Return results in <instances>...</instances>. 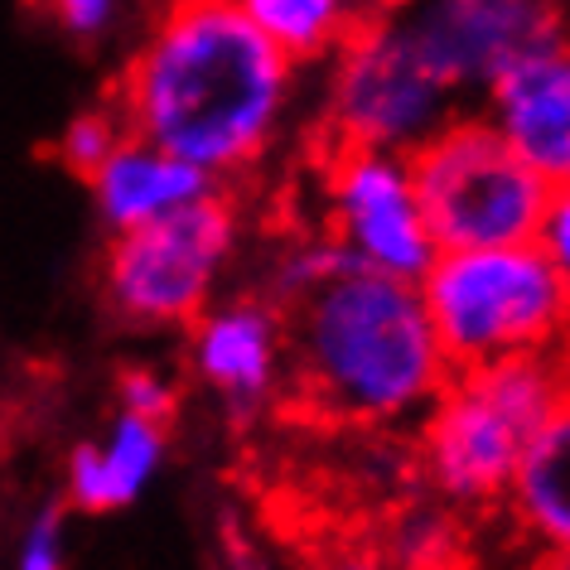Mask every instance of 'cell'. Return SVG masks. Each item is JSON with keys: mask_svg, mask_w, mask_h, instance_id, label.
Masks as SVG:
<instances>
[{"mask_svg": "<svg viewBox=\"0 0 570 570\" xmlns=\"http://www.w3.org/2000/svg\"><path fill=\"white\" fill-rule=\"evenodd\" d=\"M247 218L237 189H213L146 227L107 237L97 285L111 320L136 334H184L223 295Z\"/></svg>", "mask_w": 570, "mask_h": 570, "instance_id": "obj_5", "label": "cell"}, {"mask_svg": "<svg viewBox=\"0 0 570 570\" xmlns=\"http://www.w3.org/2000/svg\"><path fill=\"white\" fill-rule=\"evenodd\" d=\"M82 184H88L92 213H97V223H102L107 237L146 227V223L165 218V213L194 204V198H204L213 189H227V184L208 179L204 169H194L189 160H179V155L150 146V140H140L131 131L121 136V146L111 150Z\"/></svg>", "mask_w": 570, "mask_h": 570, "instance_id": "obj_12", "label": "cell"}, {"mask_svg": "<svg viewBox=\"0 0 570 570\" xmlns=\"http://www.w3.org/2000/svg\"><path fill=\"white\" fill-rule=\"evenodd\" d=\"M117 411H136L150 421H175L179 411V382L155 363H131L117 373Z\"/></svg>", "mask_w": 570, "mask_h": 570, "instance_id": "obj_19", "label": "cell"}, {"mask_svg": "<svg viewBox=\"0 0 570 570\" xmlns=\"http://www.w3.org/2000/svg\"><path fill=\"white\" fill-rule=\"evenodd\" d=\"M315 73L320 88L309 117L315 146L411 155L464 107L416 59L387 6H377Z\"/></svg>", "mask_w": 570, "mask_h": 570, "instance_id": "obj_6", "label": "cell"}, {"mask_svg": "<svg viewBox=\"0 0 570 570\" xmlns=\"http://www.w3.org/2000/svg\"><path fill=\"white\" fill-rule=\"evenodd\" d=\"M522 570H570V551H561V547H532V556H527Z\"/></svg>", "mask_w": 570, "mask_h": 570, "instance_id": "obj_24", "label": "cell"}, {"mask_svg": "<svg viewBox=\"0 0 570 570\" xmlns=\"http://www.w3.org/2000/svg\"><path fill=\"white\" fill-rule=\"evenodd\" d=\"M16 570H68L63 508H39L16 541Z\"/></svg>", "mask_w": 570, "mask_h": 570, "instance_id": "obj_20", "label": "cell"}, {"mask_svg": "<svg viewBox=\"0 0 570 570\" xmlns=\"http://www.w3.org/2000/svg\"><path fill=\"white\" fill-rule=\"evenodd\" d=\"M570 392V353L454 367L411 425L421 483L454 512H493L527 440Z\"/></svg>", "mask_w": 570, "mask_h": 570, "instance_id": "obj_3", "label": "cell"}, {"mask_svg": "<svg viewBox=\"0 0 570 570\" xmlns=\"http://www.w3.org/2000/svg\"><path fill=\"white\" fill-rule=\"evenodd\" d=\"M184 363L227 416H266V411L285 406V377H291L285 309L256 285L218 295L184 330Z\"/></svg>", "mask_w": 570, "mask_h": 570, "instance_id": "obj_10", "label": "cell"}, {"mask_svg": "<svg viewBox=\"0 0 570 570\" xmlns=\"http://www.w3.org/2000/svg\"><path fill=\"white\" fill-rule=\"evenodd\" d=\"M301 73L237 0H160L107 102L131 136L233 189L281 150Z\"/></svg>", "mask_w": 570, "mask_h": 570, "instance_id": "obj_1", "label": "cell"}, {"mask_svg": "<svg viewBox=\"0 0 570 570\" xmlns=\"http://www.w3.org/2000/svg\"><path fill=\"white\" fill-rule=\"evenodd\" d=\"M285 406L330 431H406L454 373L421 285L367 266H344L285 309Z\"/></svg>", "mask_w": 570, "mask_h": 570, "instance_id": "obj_2", "label": "cell"}, {"mask_svg": "<svg viewBox=\"0 0 570 570\" xmlns=\"http://www.w3.org/2000/svg\"><path fill=\"white\" fill-rule=\"evenodd\" d=\"M344 266H353V262L338 252V242L324 233V227H305V233H291L266 256V271H262V281H256V291H266L281 309H291L295 301H305L315 285L338 276Z\"/></svg>", "mask_w": 570, "mask_h": 570, "instance_id": "obj_17", "label": "cell"}, {"mask_svg": "<svg viewBox=\"0 0 570 570\" xmlns=\"http://www.w3.org/2000/svg\"><path fill=\"white\" fill-rule=\"evenodd\" d=\"M242 16L262 30L295 68H320L382 0H237Z\"/></svg>", "mask_w": 570, "mask_h": 570, "instance_id": "obj_15", "label": "cell"}, {"mask_svg": "<svg viewBox=\"0 0 570 570\" xmlns=\"http://www.w3.org/2000/svg\"><path fill=\"white\" fill-rule=\"evenodd\" d=\"M320 165V223L353 266L396 281H421L435 262V237L425 227L411 160L392 150L315 146Z\"/></svg>", "mask_w": 570, "mask_h": 570, "instance_id": "obj_8", "label": "cell"}, {"mask_svg": "<svg viewBox=\"0 0 570 570\" xmlns=\"http://www.w3.org/2000/svg\"><path fill=\"white\" fill-rule=\"evenodd\" d=\"M121 136H126V121H121L117 107H111V102L88 107V111H78V117L59 131V160L73 169L78 179H88L92 169L121 146Z\"/></svg>", "mask_w": 570, "mask_h": 570, "instance_id": "obj_18", "label": "cell"}, {"mask_svg": "<svg viewBox=\"0 0 570 570\" xmlns=\"http://www.w3.org/2000/svg\"><path fill=\"white\" fill-rule=\"evenodd\" d=\"M324 570H392L387 561H382V551H363V547H344L334 551L330 561H324Z\"/></svg>", "mask_w": 570, "mask_h": 570, "instance_id": "obj_23", "label": "cell"}, {"mask_svg": "<svg viewBox=\"0 0 570 570\" xmlns=\"http://www.w3.org/2000/svg\"><path fill=\"white\" fill-rule=\"evenodd\" d=\"M39 6L49 10V20L59 24L68 39L97 45V39H107L121 24L126 0H39Z\"/></svg>", "mask_w": 570, "mask_h": 570, "instance_id": "obj_21", "label": "cell"}, {"mask_svg": "<svg viewBox=\"0 0 570 570\" xmlns=\"http://www.w3.org/2000/svg\"><path fill=\"white\" fill-rule=\"evenodd\" d=\"M498 512L527 547L570 551V392L527 440Z\"/></svg>", "mask_w": 570, "mask_h": 570, "instance_id": "obj_14", "label": "cell"}, {"mask_svg": "<svg viewBox=\"0 0 570 570\" xmlns=\"http://www.w3.org/2000/svg\"><path fill=\"white\" fill-rule=\"evenodd\" d=\"M169 450V425L111 411L107 431L68 450L63 460V498L73 512H121L155 483Z\"/></svg>", "mask_w": 570, "mask_h": 570, "instance_id": "obj_13", "label": "cell"}, {"mask_svg": "<svg viewBox=\"0 0 570 570\" xmlns=\"http://www.w3.org/2000/svg\"><path fill=\"white\" fill-rule=\"evenodd\" d=\"M479 111L551 189L570 184V35L508 68Z\"/></svg>", "mask_w": 570, "mask_h": 570, "instance_id": "obj_11", "label": "cell"}, {"mask_svg": "<svg viewBox=\"0 0 570 570\" xmlns=\"http://www.w3.org/2000/svg\"><path fill=\"white\" fill-rule=\"evenodd\" d=\"M416 198L440 252L532 242L551 184L508 146L479 107H460L406 155Z\"/></svg>", "mask_w": 570, "mask_h": 570, "instance_id": "obj_7", "label": "cell"}, {"mask_svg": "<svg viewBox=\"0 0 570 570\" xmlns=\"http://www.w3.org/2000/svg\"><path fill=\"white\" fill-rule=\"evenodd\" d=\"M464 512L440 498H411L396 508L382 537V561L392 570H460L464 566Z\"/></svg>", "mask_w": 570, "mask_h": 570, "instance_id": "obj_16", "label": "cell"}, {"mask_svg": "<svg viewBox=\"0 0 570 570\" xmlns=\"http://www.w3.org/2000/svg\"><path fill=\"white\" fill-rule=\"evenodd\" d=\"M532 242L547 252L556 276L570 285V184H556V189L547 194V208H541V223H537Z\"/></svg>", "mask_w": 570, "mask_h": 570, "instance_id": "obj_22", "label": "cell"}, {"mask_svg": "<svg viewBox=\"0 0 570 570\" xmlns=\"http://www.w3.org/2000/svg\"><path fill=\"white\" fill-rule=\"evenodd\" d=\"M416 285L450 367L570 353V285L537 242L435 252Z\"/></svg>", "mask_w": 570, "mask_h": 570, "instance_id": "obj_4", "label": "cell"}, {"mask_svg": "<svg viewBox=\"0 0 570 570\" xmlns=\"http://www.w3.org/2000/svg\"><path fill=\"white\" fill-rule=\"evenodd\" d=\"M416 59L460 97L483 102L508 68L566 35L561 0H382Z\"/></svg>", "mask_w": 570, "mask_h": 570, "instance_id": "obj_9", "label": "cell"}]
</instances>
